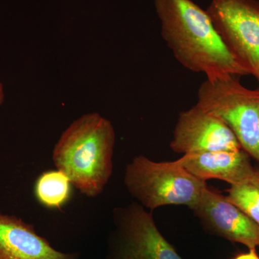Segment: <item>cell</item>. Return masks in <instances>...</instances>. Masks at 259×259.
I'll return each instance as SVG.
<instances>
[{
	"label": "cell",
	"instance_id": "cell-9",
	"mask_svg": "<svg viewBox=\"0 0 259 259\" xmlns=\"http://www.w3.org/2000/svg\"><path fill=\"white\" fill-rule=\"evenodd\" d=\"M177 161L201 180H222L231 186L248 182L259 171L252 165L249 155L243 149L191 153L184 155Z\"/></svg>",
	"mask_w": 259,
	"mask_h": 259
},
{
	"label": "cell",
	"instance_id": "cell-10",
	"mask_svg": "<svg viewBox=\"0 0 259 259\" xmlns=\"http://www.w3.org/2000/svg\"><path fill=\"white\" fill-rule=\"evenodd\" d=\"M0 259H76L38 236L32 225L0 212Z\"/></svg>",
	"mask_w": 259,
	"mask_h": 259
},
{
	"label": "cell",
	"instance_id": "cell-4",
	"mask_svg": "<svg viewBox=\"0 0 259 259\" xmlns=\"http://www.w3.org/2000/svg\"><path fill=\"white\" fill-rule=\"evenodd\" d=\"M197 105L224 122L250 157L259 162V90L245 88L236 76L206 80Z\"/></svg>",
	"mask_w": 259,
	"mask_h": 259
},
{
	"label": "cell",
	"instance_id": "cell-6",
	"mask_svg": "<svg viewBox=\"0 0 259 259\" xmlns=\"http://www.w3.org/2000/svg\"><path fill=\"white\" fill-rule=\"evenodd\" d=\"M112 259H182L162 236L151 212L132 203L114 209Z\"/></svg>",
	"mask_w": 259,
	"mask_h": 259
},
{
	"label": "cell",
	"instance_id": "cell-7",
	"mask_svg": "<svg viewBox=\"0 0 259 259\" xmlns=\"http://www.w3.org/2000/svg\"><path fill=\"white\" fill-rule=\"evenodd\" d=\"M170 147L184 155L242 149L231 130L197 105L179 115Z\"/></svg>",
	"mask_w": 259,
	"mask_h": 259
},
{
	"label": "cell",
	"instance_id": "cell-2",
	"mask_svg": "<svg viewBox=\"0 0 259 259\" xmlns=\"http://www.w3.org/2000/svg\"><path fill=\"white\" fill-rule=\"evenodd\" d=\"M115 144L111 122L97 112L85 114L62 133L53 161L81 194L97 197L111 177Z\"/></svg>",
	"mask_w": 259,
	"mask_h": 259
},
{
	"label": "cell",
	"instance_id": "cell-12",
	"mask_svg": "<svg viewBox=\"0 0 259 259\" xmlns=\"http://www.w3.org/2000/svg\"><path fill=\"white\" fill-rule=\"evenodd\" d=\"M226 197L259 226V171L248 182L231 185Z\"/></svg>",
	"mask_w": 259,
	"mask_h": 259
},
{
	"label": "cell",
	"instance_id": "cell-8",
	"mask_svg": "<svg viewBox=\"0 0 259 259\" xmlns=\"http://www.w3.org/2000/svg\"><path fill=\"white\" fill-rule=\"evenodd\" d=\"M190 209L213 234L249 249L259 247V226L226 196L207 187Z\"/></svg>",
	"mask_w": 259,
	"mask_h": 259
},
{
	"label": "cell",
	"instance_id": "cell-1",
	"mask_svg": "<svg viewBox=\"0 0 259 259\" xmlns=\"http://www.w3.org/2000/svg\"><path fill=\"white\" fill-rule=\"evenodd\" d=\"M161 35L186 69L207 81L248 75L226 47L207 10L192 0H154Z\"/></svg>",
	"mask_w": 259,
	"mask_h": 259
},
{
	"label": "cell",
	"instance_id": "cell-14",
	"mask_svg": "<svg viewBox=\"0 0 259 259\" xmlns=\"http://www.w3.org/2000/svg\"><path fill=\"white\" fill-rule=\"evenodd\" d=\"M5 99V94L4 86H3V83L0 81V105H3L4 103Z\"/></svg>",
	"mask_w": 259,
	"mask_h": 259
},
{
	"label": "cell",
	"instance_id": "cell-3",
	"mask_svg": "<svg viewBox=\"0 0 259 259\" xmlns=\"http://www.w3.org/2000/svg\"><path fill=\"white\" fill-rule=\"evenodd\" d=\"M124 182L130 194L146 208L197 203L207 186L206 181L187 171L178 161L156 162L144 156L126 166Z\"/></svg>",
	"mask_w": 259,
	"mask_h": 259
},
{
	"label": "cell",
	"instance_id": "cell-13",
	"mask_svg": "<svg viewBox=\"0 0 259 259\" xmlns=\"http://www.w3.org/2000/svg\"><path fill=\"white\" fill-rule=\"evenodd\" d=\"M234 259H259V256L256 250L249 249V251L238 255Z\"/></svg>",
	"mask_w": 259,
	"mask_h": 259
},
{
	"label": "cell",
	"instance_id": "cell-5",
	"mask_svg": "<svg viewBox=\"0 0 259 259\" xmlns=\"http://www.w3.org/2000/svg\"><path fill=\"white\" fill-rule=\"evenodd\" d=\"M207 12L232 55L259 86V1L212 0Z\"/></svg>",
	"mask_w": 259,
	"mask_h": 259
},
{
	"label": "cell",
	"instance_id": "cell-11",
	"mask_svg": "<svg viewBox=\"0 0 259 259\" xmlns=\"http://www.w3.org/2000/svg\"><path fill=\"white\" fill-rule=\"evenodd\" d=\"M69 177L60 170L44 172L37 179L34 193L39 203L50 209H61L71 197Z\"/></svg>",
	"mask_w": 259,
	"mask_h": 259
}]
</instances>
